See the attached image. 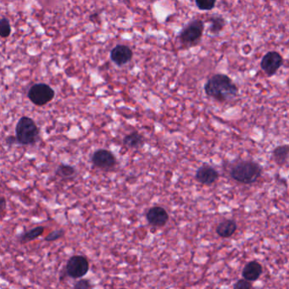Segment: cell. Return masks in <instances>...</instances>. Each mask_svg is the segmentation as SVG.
<instances>
[{
    "mask_svg": "<svg viewBox=\"0 0 289 289\" xmlns=\"http://www.w3.org/2000/svg\"><path fill=\"white\" fill-rule=\"evenodd\" d=\"M282 57L277 52H269L261 60V67L268 77H271L278 71L282 65Z\"/></svg>",
    "mask_w": 289,
    "mask_h": 289,
    "instance_id": "obj_8",
    "label": "cell"
},
{
    "mask_svg": "<svg viewBox=\"0 0 289 289\" xmlns=\"http://www.w3.org/2000/svg\"><path fill=\"white\" fill-rule=\"evenodd\" d=\"M44 227H37V228H33L31 230L26 232V233H24L21 236L20 238V243H27V242H30V241L34 240L36 238H39L40 236L43 235L44 233Z\"/></svg>",
    "mask_w": 289,
    "mask_h": 289,
    "instance_id": "obj_17",
    "label": "cell"
},
{
    "mask_svg": "<svg viewBox=\"0 0 289 289\" xmlns=\"http://www.w3.org/2000/svg\"><path fill=\"white\" fill-rule=\"evenodd\" d=\"M92 162L93 166L102 170H110L116 164L114 154L106 149H99L92 154Z\"/></svg>",
    "mask_w": 289,
    "mask_h": 289,
    "instance_id": "obj_7",
    "label": "cell"
},
{
    "mask_svg": "<svg viewBox=\"0 0 289 289\" xmlns=\"http://www.w3.org/2000/svg\"><path fill=\"white\" fill-rule=\"evenodd\" d=\"M27 97L34 105L44 106L54 99V91L49 85L38 83L31 86L27 93Z\"/></svg>",
    "mask_w": 289,
    "mask_h": 289,
    "instance_id": "obj_4",
    "label": "cell"
},
{
    "mask_svg": "<svg viewBox=\"0 0 289 289\" xmlns=\"http://www.w3.org/2000/svg\"><path fill=\"white\" fill-rule=\"evenodd\" d=\"M146 218L150 225L156 228H162L168 222L169 215L164 208L154 206L148 210Z\"/></svg>",
    "mask_w": 289,
    "mask_h": 289,
    "instance_id": "obj_9",
    "label": "cell"
},
{
    "mask_svg": "<svg viewBox=\"0 0 289 289\" xmlns=\"http://www.w3.org/2000/svg\"><path fill=\"white\" fill-rule=\"evenodd\" d=\"M216 0H195L198 8L201 11H211L215 6Z\"/></svg>",
    "mask_w": 289,
    "mask_h": 289,
    "instance_id": "obj_19",
    "label": "cell"
},
{
    "mask_svg": "<svg viewBox=\"0 0 289 289\" xmlns=\"http://www.w3.org/2000/svg\"><path fill=\"white\" fill-rule=\"evenodd\" d=\"M16 137L19 144L33 145L39 139V127L31 118L23 116L16 124Z\"/></svg>",
    "mask_w": 289,
    "mask_h": 289,
    "instance_id": "obj_3",
    "label": "cell"
},
{
    "mask_svg": "<svg viewBox=\"0 0 289 289\" xmlns=\"http://www.w3.org/2000/svg\"><path fill=\"white\" fill-rule=\"evenodd\" d=\"M11 34V26L8 19L2 18L0 21V35L2 38H8Z\"/></svg>",
    "mask_w": 289,
    "mask_h": 289,
    "instance_id": "obj_20",
    "label": "cell"
},
{
    "mask_svg": "<svg viewBox=\"0 0 289 289\" xmlns=\"http://www.w3.org/2000/svg\"><path fill=\"white\" fill-rule=\"evenodd\" d=\"M89 270V263L82 255H74L67 261L66 271L70 277L74 279L82 278Z\"/></svg>",
    "mask_w": 289,
    "mask_h": 289,
    "instance_id": "obj_6",
    "label": "cell"
},
{
    "mask_svg": "<svg viewBox=\"0 0 289 289\" xmlns=\"http://www.w3.org/2000/svg\"><path fill=\"white\" fill-rule=\"evenodd\" d=\"M55 174L61 178L69 179L76 176L77 170L74 167L70 166V165L60 164L57 167Z\"/></svg>",
    "mask_w": 289,
    "mask_h": 289,
    "instance_id": "obj_16",
    "label": "cell"
},
{
    "mask_svg": "<svg viewBox=\"0 0 289 289\" xmlns=\"http://www.w3.org/2000/svg\"><path fill=\"white\" fill-rule=\"evenodd\" d=\"M6 143L11 146V145H14V144H16L18 143V141H17V138L16 137H13V136H10L8 138H6ZM19 144V143H18Z\"/></svg>",
    "mask_w": 289,
    "mask_h": 289,
    "instance_id": "obj_24",
    "label": "cell"
},
{
    "mask_svg": "<svg viewBox=\"0 0 289 289\" xmlns=\"http://www.w3.org/2000/svg\"><path fill=\"white\" fill-rule=\"evenodd\" d=\"M252 286H252L251 281L244 278L238 280V281L234 284L233 287L235 289H250Z\"/></svg>",
    "mask_w": 289,
    "mask_h": 289,
    "instance_id": "obj_22",
    "label": "cell"
},
{
    "mask_svg": "<svg viewBox=\"0 0 289 289\" xmlns=\"http://www.w3.org/2000/svg\"><path fill=\"white\" fill-rule=\"evenodd\" d=\"M133 51L125 45H117L110 52V59L118 67L127 64L133 58Z\"/></svg>",
    "mask_w": 289,
    "mask_h": 289,
    "instance_id": "obj_10",
    "label": "cell"
},
{
    "mask_svg": "<svg viewBox=\"0 0 289 289\" xmlns=\"http://www.w3.org/2000/svg\"><path fill=\"white\" fill-rule=\"evenodd\" d=\"M6 201L5 198H2V201H1V214L3 216L4 210H6Z\"/></svg>",
    "mask_w": 289,
    "mask_h": 289,
    "instance_id": "obj_25",
    "label": "cell"
},
{
    "mask_svg": "<svg viewBox=\"0 0 289 289\" xmlns=\"http://www.w3.org/2000/svg\"><path fill=\"white\" fill-rule=\"evenodd\" d=\"M262 168L253 162H241L236 164L231 170L230 175L233 179L243 184H251L255 182L261 177Z\"/></svg>",
    "mask_w": 289,
    "mask_h": 289,
    "instance_id": "obj_2",
    "label": "cell"
},
{
    "mask_svg": "<svg viewBox=\"0 0 289 289\" xmlns=\"http://www.w3.org/2000/svg\"><path fill=\"white\" fill-rule=\"evenodd\" d=\"M238 228L235 220H225L219 223L216 228V233L220 238H230L236 233Z\"/></svg>",
    "mask_w": 289,
    "mask_h": 289,
    "instance_id": "obj_13",
    "label": "cell"
},
{
    "mask_svg": "<svg viewBox=\"0 0 289 289\" xmlns=\"http://www.w3.org/2000/svg\"><path fill=\"white\" fill-rule=\"evenodd\" d=\"M74 287L76 289H86L92 287V285L90 283L89 281L82 279L80 281H77V283L75 284Z\"/></svg>",
    "mask_w": 289,
    "mask_h": 289,
    "instance_id": "obj_23",
    "label": "cell"
},
{
    "mask_svg": "<svg viewBox=\"0 0 289 289\" xmlns=\"http://www.w3.org/2000/svg\"><path fill=\"white\" fill-rule=\"evenodd\" d=\"M204 31V23L200 20H195L187 24L180 34L182 43L187 45H194L200 41Z\"/></svg>",
    "mask_w": 289,
    "mask_h": 289,
    "instance_id": "obj_5",
    "label": "cell"
},
{
    "mask_svg": "<svg viewBox=\"0 0 289 289\" xmlns=\"http://www.w3.org/2000/svg\"><path fill=\"white\" fill-rule=\"evenodd\" d=\"M123 144L130 149H138L144 144V138L138 132H133L123 138Z\"/></svg>",
    "mask_w": 289,
    "mask_h": 289,
    "instance_id": "obj_14",
    "label": "cell"
},
{
    "mask_svg": "<svg viewBox=\"0 0 289 289\" xmlns=\"http://www.w3.org/2000/svg\"><path fill=\"white\" fill-rule=\"evenodd\" d=\"M219 178V173L216 170L209 166H204L198 169L195 174V179L201 184L210 185L217 181Z\"/></svg>",
    "mask_w": 289,
    "mask_h": 289,
    "instance_id": "obj_11",
    "label": "cell"
},
{
    "mask_svg": "<svg viewBox=\"0 0 289 289\" xmlns=\"http://www.w3.org/2000/svg\"><path fill=\"white\" fill-rule=\"evenodd\" d=\"M272 157L274 162L280 167L286 164L289 158V145L284 144L276 147L272 152Z\"/></svg>",
    "mask_w": 289,
    "mask_h": 289,
    "instance_id": "obj_15",
    "label": "cell"
},
{
    "mask_svg": "<svg viewBox=\"0 0 289 289\" xmlns=\"http://www.w3.org/2000/svg\"><path fill=\"white\" fill-rule=\"evenodd\" d=\"M205 91L209 97L224 102L235 98L238 95V88L228 76L216 74L208 80L205 85Z\"/></svg>",
    "mask_w": 289,
    "mask_h": 289,
    "instance_id": "obj_1",
    "label": "cell"
},
{
    "mask_svg": "<svg viewBox=\"0 0 289 289\" xmlns=\"http://www.w3.org/2000/svg\"><path fill=\"white\" fill-rule=\"evenodd\" d=\"M262 272L263 268L261 264L257 261H253L246 264L242 271V276H243V278L247 279L248 281H255L261 277Z\"/></svg>",
    "mask_w": 289,
    "mask_h": 289,
    "instance_id": "obj_12",
    "label": "cell"
},
{
    "mask_svg": "<svg viewBox=\"0 0 289 289\" xmlns=\"http://www.w3.org/2000/svg\"><path fill=\"white\" fill-rule=\"evenodd\" d=\"M225 20L222 16H215L210 18V31L214 34H218L225 26Z\"/></svg>",
    "mask_w": 289,
    "mask_h": 289,
    "instance_id": "obj_18",
    "label": "cell"
},
{
    "mask_svg": "<svg viewBox=\"0 0 289 289\" xmlns=\"http://www.w3.org/2000/svg\"><path fill=\"white\" fill-rule=\"evenodd\" d=\"M65 235V231L63 229H58V230L53 231L49 233V235L45 237V241L47 242H53V241L58 240Z\"/></svg>",
    "mask_w": 289,
    "mask_h": 289,
    "instance_id": "obj_21",
    "label": "cell"
}]
</instances>
